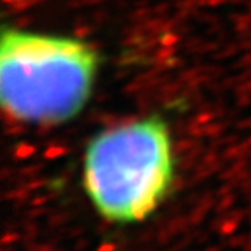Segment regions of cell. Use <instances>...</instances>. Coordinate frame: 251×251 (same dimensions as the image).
Returning a JSON list of instances; mask_svg holds the SVG:
<instances>
[{
  "label": "cell",
  "mask_w": 251,
  "mask_h": 251,
  "mask_svg": "<svg viewBox=\"0 0 251 251\" xmlns=\"http://www.w3.org/2000/svg\"><path fill=\"white\" fill-rule=\"evenodd\" d=\"M171 178V136L159 117L108 127L86 149L84 188L96 211L108 222L145 220L162 202Z\"/></svg>",
  "instance_id": "obj_2"
},
{
  "label": "cell",
  "mask_w": 251,
  "mask_h": 251,
  "mask_svg": "<svg viewBox=\"0 0 251 251\" xmlns=\"http://www.w3.org/2000/svg\"><path fill=\"white\" fill-rule=\"evenodd\" d=\"M98 54L84 40L7 28L0 46V101L21 124L74 119L89 100Z\"/></svg>",
  "instance_id": "obj_1"
}]
</instances>
